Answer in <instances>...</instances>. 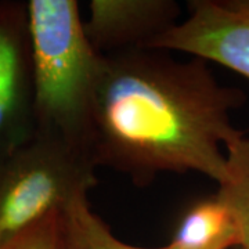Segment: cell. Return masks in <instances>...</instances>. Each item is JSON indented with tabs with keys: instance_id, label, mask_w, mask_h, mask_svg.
<instances>
[{
	"instance_id": "10",
	"label": "cell",
	"mask_w": 249,
	"mask_h": 249,
	"mask_svg": "<svg viewBox=\"0 0 249 249\" xmlns=\"http://www.w3.org/2000/svg\"><path fill=\"white\" fill-rule=\"evenodd\" d=\"M60 212L49 214L18 235L0 244V249H60Z\"/></svg>"
},
{
	"instance_id": "6",
	"label": "cell",
	"mask_w": 249,
	"mask_h": 249,
	"mask_svg": "<svg viewBox=\"0 0 249 249\" xmlns=\"http://www.w3.org/2000/svg\"><path fill=\"white\" fill-rule=\"evenodd\" d=\"M88 9L83 28L101 55L145 49L180 18L173 0H90Z\"/></svg>"
},
{
	"instance_id": "9",
	"label": "cell",
	"mask_w": 249,
	"mask_h": 249,
	"mask_svg": "<svg viewBox=\"0 0 249 249\" xmlns=\"http://www.w3.org/2000/svg\"><path fill=\"white\" fill-rule=\"evenodd\" d=\"M227 178L216 196L232 214L240 231V248L249 249V137L245 133L226 145Z\"/></svg>"
},
{
	"instance_id": "11",
	"label": "cell",
	"mask_w": 249,
	"mask_h": 249,
	"mask_svg": "<svg viewBox=\"0 0 249 249\" xmlns=\"http://www.w3.org/2000/svg\"><path fill=\"white\" fill-rule=\"evenodd\" d=\"M238 249H241V248H238Z\"/></svg>"
},
{
	"instance_id": "2",
	"label": "cell",
	"mask_w": 249,
	"mask_h": 249,
	"mask_svg": "<svg viewBox=\"0 0 249 249\" xmlns=\"http://www.w3.org/2000/svg\"><path fill=\"white\" fill-rule=\"evenodd\" d=\"M36 133L90 157L103 55L90 45L75 0H29ZM91 158V157H90Z\"/></svg>"
},
{
	"instance_id": "4",
	"label": "cell",
	"mask_w": 249,
	"mask_h": 249,
	"mask_svg": "<svg viewBox=\"0 0 249 249\" xmlns=\"http://www.w3.org/2000/svg\"><path fill=\"white\" fill-rule=\"evenodd\" d=\"M187 9L186 19L145 49L190 54L249 79V0H190Z\"/></svg>"
},
{
	"instance_id": "1",
	"label": "cell",
	"mask_w": 249,
	"mask_h": 249,
	"mask_svg": "<svg viewBox=\"0 0 249 249\" xmlns=\"http://www.w3.org/2000/svg\"><path fill=\"white\" fill-rule=\"evenodd\" d=\"M242 103L244 93L220 85L199 58L147 49L103 55L90 157L137 186L163 172H196L220 186L226 145L244 134L231 124Z\"/></svg>"
},
{
	"instance_id": "3",
	"label": "cell",
	"mask_w": 249,
	"mask_h": 249,
	"mask_svg": "<svg viewBox=\"0 0 249 249\" xmlns=\"http://www.w3.org/2000/svg\"><path fill=\"white\" fill-rule=\"evenodd\" d=\"M96 169L88 154L37 133L0 160V244L88 196Z\"/></svg>"
},
{
	"instance_id": "5",
	"label": "cell",
	"mask_w": 249,
	"mask_h": 249,
	"mask_svg": "<svg viewBox=\"0 0 249 249\" xmlns=\"http://www.w3.org/2000/svg\"><path fill=\"white\" fill-rule=\"evenodd\" d=\"M36 134L28 4L0 1V160Z\"/></svg>"
},
{
	"instance_id": "8",
	"label": "cell",
	"mask_w": 249,
	"mask_h": 249,
	"mask_svg": "<svg viewBox=\"0 0 249 249\" xmlns=\"http://www.w3.org/2000/svg\"><path fill=\"white\" fill-rule=\"evenodd\" d=\"M60 249H173L142 248L129 245L114 235L104 220L91 211L88 196H82L60 212Z\"/></svg>"
},
{
	"instance_id": "7",
	"label": "cell",
	"mask_w": 249,
	"mask_h": 249,
	"mask_svg": "<svg viewBox=\"0 0 249 249\" xmlns=\"http://www.w3.org/2000/svg\"><path fill=\"white\" fill-rule=\"evenodd\" d=\"M168 245L173 249L240 248V231L227 206L214 196L187 206Z\"/></svg>"
}]
</instances>
